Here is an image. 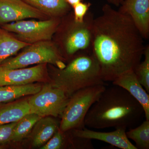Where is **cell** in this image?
I'll return each instance as SVG.
<instances>
[{
  "label": "cell",
  "mask_w": 149,
  "mask_h": 149,
  "mask_svg": "<svg viewBox=\"0 0 149 149\" xmlns=\"http://www.w3.org/2000/svg\"><path fill=\"white\" fill-rule=\"evenodd\" d=\"M41 118L38 115L31 113L25 115L17 121L10 142L15 143L25 139L31 133L34 125Z\"/></svg>",
  "instance_id": "cell-19"
},
{
  "label": "cell",
  "mask_w": 149,
  "mask_h": 149,
  "mask_svg": "<svg viewBox=\"0 0 149 149\" xmlns=\"http://www.w3.org/2000/svg\"><path fill=\"white\" fill-rule=\"evenodd\" d=\"M30 113L27 100L6 104L0 107V125L17 122Z\"/></svg>",
  "instance_id": "cell-15"
},
{
  "label": "cell",
  "mask_w": 149,
  "mask_h": 149,
  "mask_svg": "<svg viewBox=\"0 0 149 149\" xmlns=\"http://www.w3.org/2000/svg\"><path fill=\"white\" fill-rule=\"evenodd\" d=\"M128 139L135 142L137 149H149V120H146L138 127L126 131Z\"/></svg>",
  "instance_id": "cell-20"
},
{
  "label": "cell",
  "mask_w": 149,
  "mask_h": 149,
  "mask_svg": "<svg viewBox=\"0 0 149 149\" xmlns=\"http://www.w3.org/2000/svg\"><path fill=\"white\" fill-rule=\"evenodd\" d=\"M118 10L128 15L144 39L149 37V0H123Z\"/></svg>",
  "instance_id": "cell-12"
},
{
  "label": "cell",
  "mask_w": 149,
  "mask_h": 149,
  "mask_svg": "<svg viewBox=\"0 0 149 149\" xmlns=\"http://www.w3.org/2000/svg\"><path fill=\"white\" fill-rule=\"evenodd\" d=\"M91 6V3L80 2L72 7L74 10L73 17L74 20L79 22L83 21Z\"/></svg>",
  "instance_id": "cell-23"
},
{
  "label": "cell",
  "mask_w": 149,
  "mask_h": 149,
  "mask_svg": "<svg viewBox=\"0 0 149 149\" xmlns=\"http://www.w3.org/2000/svg\"><path fill=\"white\" fill-rule=\"evenodd\" d=\"M82 0H65L66 2L72 7L78 3L82 2Z\"/></svg>",
  "instance_id": "cell-25"
},
{
  "label": "cell",
  "mask_w": 149,
  "mask_h": 149,
  "mask_svg": "<svg viewBox=\"0 0 149 149\" xmlns=\"http://www.w3.org/2000/svg\"><path fill=\"white\" fill-rule=\"evenodd\" d=\"M47 15L59 18L66 14L70 6L65 0H23Z\"/></svg>",
  "instance_id": "cell-16"
},
{
  "label": "cell",
  "mask_w": 149,
  "mask_h": 149,
  "mask_svg": "<svg viewBox=\"0 0 149 149\" xmlns=\"http://www.w3.org/2000/svg\"><path fill=\"white\" fill-rule=\"evenodd\" d=\"M145 59L134 69L137 79L147 93H149V46L146 45L144 52Z\"/></svg>",
  "instance_id": "cell-21"
},
{
  "label": "cell",
  "mask_w": 149,
  "mask_h": 149,
  "mask_svg": "<svg viewBox=\"0 0 149 149\" xmlns=\"http://www.w3.org/2000/svg\"><path fill=\"white\" fill-rule=\"evenodd\" d=\"M70 97L64 91L51 83L45 84L40 91L28 100L30 113L41 117H61Z\"/></svg>",
  "instance_id": "cell-7"
},
{
  "label": "cell",
  "mask_w": 149,
  "mask_h": 149,
  "mask_svg": "<svg viewBox=\"0 0 149 149\" xmlns=\"http://www.w3.org/2000/svg\"><path fill=\"white\" fill-rule=\"evenodd\" d=\"M144 114L141 104L121 87L106 88L85 118V126L95 129L127 128L139 121ZM145 115V114H144Z\"/></svg>",
  "instance_id": "cell-2"
},
{
  "label": "cell",
  "mask_w": 149,
  "mask_h": 149,
  "mask_svg": "<svg viewBox=\"0 0 149 149\" xmlns=\"http://www.w3.org/2000/svg\"><path fill=\"white\" fill-rule=\"evenodd\" d=\"M94 15L88 11L83 21H75L73 16L62 39L60 54L65 60L73 57L80 52L91 51L93 40Z\"/></svg>",
  "instance_id": "cell-6"
},
{
  "label": "cell",
  "mask_w": 149,
  "mask_h": 149,
  "mask_svg": "<svg viewBox=\"0 0 149 149\" xmlns=\"http://www.w3.org/2000/svg\"><path fill=\"white\" fill-rule=\"evenodd\" d=\"M30 45L19 40L8 31L0 28V65L9 57Z\"/></svg>",
  "instance_id": "cell-18"
},
{
  "label": "cell",
  "mask_w": 149,
  "mask_h": 149,
  "mask_svg": "<svg viewBox=\"0 0 149 149\" xmlns=\"http://www.w3.org/2000/svg\"><path fill=\"white\" fill-rule=\"evenodd\" d=\"M125 89L141 104L144 111L146 120H149V95L139 83L133 70L120 75L112 82Z\"/></svg>",
  "instance_id": "cell-13"
},
{
  "label": "cell",
  "mask_w": 149,
  "mask_h": 149,
  "mask_svg": "<svg viewBox=\"0 0 149 149\" xmlns=\"http://www.w3.org/2000/svg\"><path fill=\"white\" fill-rule=\"evenodd\" d=\"M17 122L0 125V144L10 142L14 129Z\"/></svg>",
  "instance_id": "cell-24"
},
{
  "label": "cell",
  "mask_w": 149,
  "mask_h": 149,
  "mask_svg": "<svg viewBox=\"0 0 149 149\" xmlns=\"http://www.w3.org/2000/svg\"><path fill=\"white\" fill-rule=\"evenodd\" d=\"M42 86L38 84L22 85H9L0 87V103L12 102L22 97L38 93Z\"/></svg>",
  "instance_id": "cell-17"
},
{
  "label": "cell",
  "mask_w": 149,
  "mask_h": 149,
  "mask_svg": "<svg viewBox=\"0 0 149 149\" xmlns=\"http://www.w3.org/2000/svg\"><path fill=\"white\" fill-rule=\"evenodd\" d=\"M144 40L130 17L110 4L103 6L93 21L91 51L104 82L134 70L144 56Z\"/></svg>",
  "instance_id": "cell-1"
},
{
  "label": "cell",
  "mask_w": 149,
  "mask_h": 149,
  "mask_svg": "<svg viewBox=\"0 0 149 149\" xmlns=\"http://www.w3.org/2000/svg\"><path fill=\"white\" fill-rule=\"evenodd\" d=\"M51 116L40 118L32 130V146L39 148L43 146L59 129L60 123Z\"/></svg>",
  "instance_id": "cell-14"
},
{
  "label": "cell",
  "mask_w": 149,
  "mask_h": 149,
  "mask_svg": "<svg viewBox=\"0 0 149 149\" xmlns=\"http://www.w3.org/2000/svg\"><path fill=\"white\" fill-rule=\"evenodd\" d=\"M60 22L59 18L56 17L42 21L20 20L4 24L2 28L16 34L19 40L32 44L41 41H51Z\"/></svg>",
  "instance_id": "cell-8"
},
{
  "label": "cell",
  "mask_w": 149,
  "mask_h": 149,
  "mask_svg": "<svg viewBox=\"0 0 149 149\" xmlns=\"http://www.w3.org/2000/svg\"><path fill=\"white\" fill-rule=\"evenodd\" d=\"M126 128H115L109 132L94 131L85 128L71 130L74 136L80 138L103 141L113 146L122 149H137L130 142L126 134Z\"/></svg>",
  "instance_id": "cell-11"
},
{
  "label": "cell",
  "mask_w": 149,
  "mask_h": 149,
  "mask_svg": "<svg viewBox=\"0 0 149 149\" xmlns=\"http://www.w3.org/2000/svg\"><path fill=\"white\" fill-rule=\"evenodd\" d=\"M106 88L104 85H93L72 94L62 115L59 130L65 132L85 128L87 113Z\"/></svg>",
  "instance_id": "cell-4"
},
{
  "label": "cell",
  "mask_w": 149,
  "mask_h": 149,
  "mask_svg": "<svg viewBox=\"0 0 149 149\" xmlns=\"http://www.w3.org/2000/svg\"><path fill=\"white\" fill-rule=\"evenodd\" d=\"M65 132L58 130L46 143L42 149H60L64 148Z\"/></svg>",
  "instance_id": "cell-22"
},
{
  "label": "cell",
  "mask_w": 149,
  "mask_h": 149,
  "mask_svg": "<svg viewBox=\"0 0 149 149\" xmlns=\"http://www.w3.org/2000/svg\"><path fill=\"white\" fill-rule=\"evenodd\" d=\"M47 15L23 0H0V23L20 21L26 18L45 19Z\"/></svg>",
  "instance_id": "cell-10"
},
{
  "label": "cell",
  "mask_w": 149,
  "mask_h": 149,
  "mask_svg": "<svg viewBox=\"0 0 149 149\" xmlns=\"http://www.w3.org/2000/svg\"><path fill=\"white\" fill-rule=\"evenodd\" d=\"M47 63L29 68L4 69L0 67V87L22 85L42 82L47 76Z\"/></svg>",
  "instance_id": "cell-9"
},
{
  "label": "cell",
  "mask_w": 149,
  "mask_h": 149,
  "mask_svg": "<svg viewBox=\"0 0 149 149\" xmlns=\"http://www.w3.org/2000/svg\"><path fill=\"white\" fill-rule=\"evenodd\" d=\"M51 83L70 97L80 89L105 85L97 61L91 51L80 52L70 59L64 68L54 70Z\"/></svg>",
  "instance_id": "cell-3"
},
{
  "label": "cell",
  "mask_w": 149,
  "mask_h": 149,
  "mask_svg": "<svg viewBox=\"0 0 149 149\" xmlns=\"http://www.w3.org/2000/svg\"><path fill=\"white\" fill-rule=\"evenodd\" d=\"M55 44L50 41H41L31 44L15 57L6 60L0 65L4 69L24 68L33 64L50 63L59 69L66 66Z\"/></svg>",
  "instance_id": "cell-5"
},
{
  "label": "cell",
  "mask_w": 149,
  "mask_h": 149,
  "mask_svg": "<svg viewBox=\"0 0 149 149\" xmlns=\"http://www.w3.org/2000/svg\"><path fill=\"white\" fill-rule=\"evenodd\" d=\"M120 3H121L123 1V0H120Z\"/></svg>",
  "instance_id": "cell-26"
}]
</instances>
